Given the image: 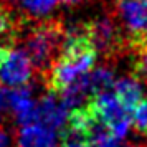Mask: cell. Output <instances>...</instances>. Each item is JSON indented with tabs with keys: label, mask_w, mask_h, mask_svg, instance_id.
Returning a JSON list of instances; mask_svg holds the SVG:
<instances>
[{
	"label": "cell",
	"mask_w": 147,
	"mask_h": 147,
	"mask_svg": "<svg viewBox=\"0 0 147 147\" xmlns=\"http://www.w3.org/2000/svg\"><path fill=\"white\" fill-rule=\"evenodd\" d=\"M33 76V65L23 48L0 45V84L7 88L27 86Z\"/></svg>",
	"instance_id": "obj_4"
},
{
	"label": "cell",
	"mask_w": 147,
	"mask_h": 147,
	"mask_svg": "<svg viewBox=\"0 0 147 147\" xmlns=\"http://www.w3.org/2000/svg\"><path fill=\"white\" fill-rule=\"evenodd\" d=\"M68 109L60 96L50 93L43 96L40 102H36V122L50 129H60L68 119Z\"/></svg>",
	"instance_id": "obj_7"
},
{
	"label": "cell",
	"mask_w": 147,
	"mask_h": 147,
	"mask_svg": "<svg viewBox=\"0 0 147 147\" xmlns=\"http://www.w3.org/2000/svg\"><path fill=\"white\" fill-rule=\"evenodd\" d=\"M10 109V89L3 84H0V116Z\"/></svg>",
	"instance_id": "obj_17"
},
{
	"label": "cell",
	"mask_w": 147,
	"mask_h": 147,
	"mask_svg": "<svg viewBox=\"0 0 147 147\" xmlns=\"http://www.w3.org/2000/svg\"><path fill=\"white\" fill-rule=\"evenodd\" d=\"M88 104L96 113V116L107 126L111 136L116 140L122 139L127 134L129 126L132 122V114L124 109V106L119 102L114 93L107 89L99 91L88 99Z\"/></svg>",
	"instance_id": "obj_3"
},
{
	"label": "cell",
	"mask_w": 147,
	"mask_h": 147,
	"mask_svg": "<svg viewBox=\"0 0 147 147\" xmlns=\"http://www.w3.org/2000/svg\"><path fill=\"white\" fill-rule=\"evenodd\" d=\"M114 94L119 99V102L124 106L127 113L132 114L136 107L142 102V88L140 83L134 78H122L113 84Z\"/></svg>",
	"instance_id": "obj_10"
},
{
	"label": "cell",
	"mask_w": 147,
	"mask_h": 147,
	"mask_svg": "<svg viewBox=\"0 0 147 147\" xmlns=\"http://www.w3.org/2000/svg\"><path fill=\"white\" fill-rule=\"evenodd\" d=\"M96 58L98 51L88 38L84 27H78L73 32L65 33L61 53H58L48 69L47 84L50 93L60 94L76 78L89 73Z\"/></svg>",
	"instance_id": "obj_1"
},
{
	"label": "cell",
	"mask_w": 147,
	"mask_h": 147,
	"mask_svg": "<svg viewBox=\"0 0 147 147\" xmlns=\"http://www.w3.org/2000/svg\"><path fill=\"white\" fill-rule=\"evenodd\" d=\"M12 25H13L12 17L8 15V12H5L3 8L0 7V36L8 33V32L12 30Z\"/></svg>",
	"instance_id": "obj_16"
},
{
	"label": "cell",
	"mask_w": 147,
	"mask_h": 147,
	"mask_svg": "<svg viewBox=\"0 0 147 147\" xmlns=\"http://www.w3.org/2000/svg\"><path fill=\"white\" fill-rule=\"evenodd\" d=\"M89 41L93 43L96 51L113 56L117 50H121L122 41H121V33L114 23L109 18H96L83 25Z\"/></svg>",
	"instance_id": "obj_6"
},
{
	"label": "cell",
	"mask_w": 147,
	"mask_h": 147,
	"mask_svg": "<svg viewBox=\"0 0 147 147\" xmlns=\"http://www.w3.org/2000/svg\"><path fill=\"white\" fill-rule=\"evenodd\" d=\"M80 0H23L27 12L32 15H45L58 3H76Z\"/></svg>",
	"instance_id": "obj_13"
},
{
	"label": "cell",
	"mask_w": 147,
	"mask_h": 147,
	"mask_svg": "<svg viewBox=\"0 0 147 147\" xmlns=\"http://www.w3.org/2000/svg\"><path fill=\"white\" fill-rule=\"evenodd\" d=\"M89 81H91L94 94L104 91L107 88H113V71L107 68H98L93 73L89 71Z\"/></svg>",
	"instance_id": "obj_14"
},
{
	"label": "cell",
	"mask_w": 147,
	"mask_h": 147,
	"mask_svg": "<svg viewBox=\"0 0 147 147\" xmlns=\"http://www.w3.org/2000/svg\"><path fill=\"white\" fill-rule=\"evenodd\" d=\"M10 109L20 126L36 122V102L32 98V91L27 86L10 89Z\"/></svg>",
	"instance_id": "obj_8"
},
{
	"label": "cell",
	"mask_w": 147,
	"mask_h": 147,
	"mask_svg": "<svg viewBox=\"0 0 147 147\" xmlns=\"http://www.w3.org/2000/svg\"><path fill=\"white\" fill-rule=\"evenodd\" d=\"M65 30L60 22L47 20L36 23L25 38L23 50L27 51L32 65L36 66L40 71L50 69L51 63L58 56L63 40H65Z\"/></svg>",
	"instance_id": "obj_2"
},
{
	"label": "cell",
	"mask_w": 147,
	"mask_h": 147,
	"mask_svg": "<svg viewBox=\"0 0 147 147\" xmlns=\"http://www.w3.org/2000/svg\"><path fill=\"white\" fill-rule=\"evenodd\" d=\"M132 50V78L147 84V36L129 43Z\"/></svg>",
	"instance_id": "obj_11"
},
{
	"label": "cell",
	"mask_w": 147,
	"mask_h": 147,
	"mask_svg": "<svg viewBox=\"0 0 147 147\" xmlns=\"http://www.w3.org/2000/svg\"><path fill=\"white\" fill-rule=\"evenodd\" d=\"M61 147H94V144L86 134L65 127L61 131Z\"/></svg>",
	"instance_id": "obj_12"
},
{
	"label": "cell",
	"mask_w": 147,
	"mask_h": 147,
	"mask_svg": "<svg viewBox=\"0 0 147 147\" xmlns=\"http://www.w3.org/2000/svg\"><path fill=\"white\" fill-rule=\"evenodd\" d=\"M8 2H23V0H8Z\"/></svg>",
	"instance_id": "obj_20"
},
{
	"label": "cell",
	"mask_w": 147,
	"mask_h": 147,
	"mask_svg": "<svg viewBox=\"0 0 147 147\" xmlns=\"http://www.w3.org/2000/svg\"><path fill=\"white\" fill-rule=\"evenodd\" d=\"M17 147H58L53 129L33 122L22 126L17 136Z\"/></svg>",
	"instance_id": "obj_9"
},
{
	"label": "cell",
	"mask_w": 147,
	"mask_h": 147,
	"mask_svg": "<svg viewBox=\"0 0 147 147\" xmlns=\"http://www.w3.org/2000/svg\"><path fill=\"white\" fill-rule=\"evenodd\" d=\"M116 15L129 32V43L147 36V0H116Z\"/></svg>",
	"instance_id": "obj_5"
},
{
	"label": "cell",
	"mask_w": 147,
	"mask_h": 147,
	"mask_svg": "<svg viewBox=\"0 0 147 147\" xmlns=\"http://www.w3.org/2000/svg\"><path fill=\"white\" fill-rule=\"evenodd\" d=\"M132 122H134V129L140 136L147 137V101H142L139 106L136 107V111L132 113Z\"/></svg>",
	"instance_id": "obj_15"
},
{
	"label": "cell",
	"mask_w": 147,
	"mask_h": 147,
	"mask_svg": "<svg viewBox=\"0 0 147 147\" xmlns=\"http://www.w3.org/2000/svg\"><path fill=\"white\" fill-rule=\"evenodd\" d=\"M0 147H10V136L2 127H0Z\"/></svg>",
	"instance_id": "obj_18"
},
{
	"label": "cell",
	"mask_w": 147,
	"mask_h": 147,
	"mask_svg": "<svg viewBox=\"0 0 147 147\" xmlns=\"http://www.w3.org/2000/svg\"><path fill=\"white\" fill-rule=\"evenodd\" d=\"M96 147H119V144H117V140L116 139H106V140H102L101 144H98Z\"/></svg>",
	"instance_id": "obj_19"
}]
</instances>
